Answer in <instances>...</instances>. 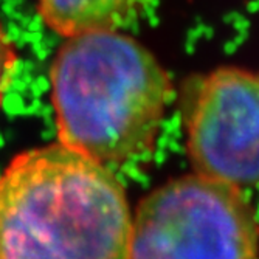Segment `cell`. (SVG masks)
Masks as SVG:
<instances>
[{
    "label": "cell",
    "instance_id": "cell-1",
    "mask_svg": "<svg viewBox=\"0 0 259 259\" xmlns=\"http://www.w3.org/2000/svg\"><path fill=\"white\" fill-rule=\"evenodd\" d=\"M132 211L110 166L61 141L0 174V259H127Z\"/></svg>",
    "mask_w": 259,
    "mask_h": 259
},
{
    "label": "cell",
    "instance_id": "cell-6",
    "mask_svg": "<svg viewBox=\"0 0 259 259\" xmlns=\"http://www.w3.org/2000/svg\"><path fill=\"white\" fill-rule=\"evenodd\" d=\"M17 49L8 30L0 20V104H2L7 87L11 82L14 70L17 67Z\"/></svg>",
    "mask_w": 259,
    "mask_h": 259
},
{
    "label": "cell",
    "instance_id": "cell-5",
    "mask_svg": "<svg viewBox=\"0 0 259 259\" xmlns=\"http://www.w3.org/2000/svg\"><path fill=\"white\" fill-rule=\"evenodd\" d=\"M154 0H37L44 23L61 37L95 31H121Z\"/></svg>",
    "mask_w": 259,
    "mask_h": 259
},
{
    "label": "cell",
    "instance_id": "cell-3",
    "mask_svg": "<svg viewBox=\"0 0 259 259\" xmlns=\"http://www.w3.org/2000/svg\"><path fill=\"white\" fill-rule=\"evenodd\" d=\"M259 219L244 191L197 172L141 199L127 259H257Z\"/></svg>",
    "mask_w": 259,
    "mask_h": 259
},
{
    "label": "cell",
    "instance_id": "cell-4",
    "mask_svg": "<svg viewBox=\"0 0 259 259\" xmlns=\"http://www.w3.org/2000/svg\"><path fill=\"white\" fill-rule=\"evenodd\" d=\"M180 110L194 172L241 191L259 186V70L227 65L191 78Z\"/></svg>",
    "mask_w": 259,
    "mask_h": 259
},
{
    "label": "cell",
    "instance_id": "cell-2",
    "mask_svg": "<svg viewBox=\"0 0 259 259\" xmlns=\"http://www.w3.org/2000/svg\"><path fill=\"white\" fill-rule=\"evenodd\" d=\"M50 89L58 141L107 166L154 149L172 98L160 61L121 31L65 37Z\"/></svg>",
    "mask_w": 259,
    "mask_h": 259
}]
</instances>
